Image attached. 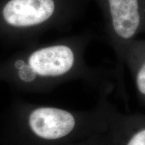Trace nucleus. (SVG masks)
I'll return each mask as SVG.
<instances>
[{"mask_svg":"<svg viewBox=\"0 0 145 145\" xmlns=\"http://www.w3.org/2000/svg\"><path fill=\"white\" fill-rule=\"evenodd\" d=\"M77 61L75 49L66 44L36 50L28 60L30 68L36 74L52 78L65 77L76 72Z\"/></svg>","mask_w":145,"mask_h":145,"instance_id":"obj_2","label":"nucleus"},{"mask_svg":"<svg viewBox=\"0 0 145 145\" xmlns=\"http://www.w3.org/2000/svg\"><path fill=\"white\" fill-rule=\"evenodd\" d=\"M105 22V30L119 66L124 64L126 47L143 32L145 0H97Z\"/></svg>","mask_w":145,"mask_h":145,"instance_id":"obj_1","label":"nucleus"},{"mask_svg":"<svg viewBox=\"0 0 145 145\" xmlns=\"http://www.w3.org/2000/svg\"><path fill=\"white\" fill-rule=\"evenodd\" d=\"M55 8L54 0H10L3 8V15L12 26L27 27L49 19Z\"/></svg>","mask_w":145,"mask_h":145,"instance_id":"obj_3","label":"nucleus"},{"mask_svg":"<svg viewBox=\"0 0 145 145\" xmlns=\"http://www.w3.org/2000/svg\"><path fill=\"white\" fill-rule=\"evenodd\" d=\"M123 63L129 69L138 98L145 105V40L136 39L128 45Z\"/></svg>","mask_w":145,"mask_h":145,"instance_id":"obj_5","label":"nucleus"},{"mask_svg":"<svg viewBox=\"0 0 145 145\" xmlns=\"http://www.w3.org/2000/svg\"><path fill=\"white\" fill-rule=\"evenodd\" d=\"M109 130L122 139V145H145V114H124L117 110Z\"/></svg>","mask_w":145,"mask_h":145,"instance_id":"obj_4","label":"nucleus"},{"mask_svg":"<svg viewBox=\"0 0 145 145\" xmlns=\"http://www.w3.org/2000/svg\"><path fill=\"white\" fill-rule=\"evenodd\" d=\"M143 32H145V26H144V30H143Z\"/></svg>","mask_w":145,"mask_h":145,"instance_id":"obj_6","label":"nucleus"}]
</instances>
